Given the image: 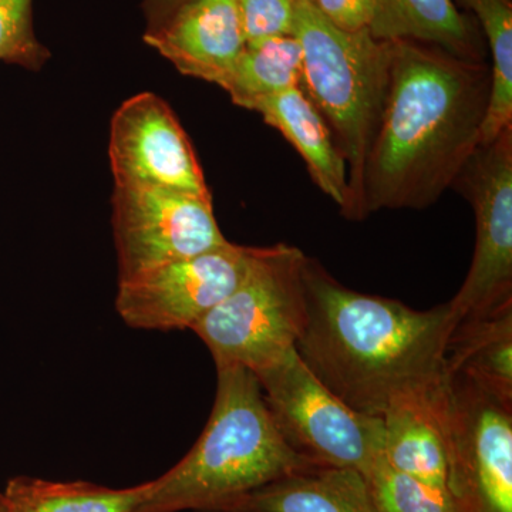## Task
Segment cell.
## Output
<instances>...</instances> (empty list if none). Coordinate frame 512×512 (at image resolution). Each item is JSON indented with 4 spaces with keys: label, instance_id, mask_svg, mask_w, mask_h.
Listing matches in <instances>:
<instances>
[{
    "label": "cell",
    "instance_id": "9c48e42d",
    "mask_svg": "<svg viewBox=\"0 0 512 512\" xmlns=\"http://www.w3.org/2000/svg\"><path fill=\"white\" fill-rule=\"evenodd\" d=\"M448 377V493L460 512H512V402Z\"/></svg>",
    "mask_w": 512,
    "mask_h": 512
},
{
    "label": "cell",
    "instance_id": "cb8c5ba5",
    "mask_svg": "<svg viewBox=\"0 0 512 512\" xmlns=\"http://www.w3.org/2000/svg\"><path fill=\"white\" fill-rule=\"evenodd\" d=\"M313 5L336 28L346 32L369 30L373 0H315Z\"/></svg>",
    "mask_w": 512,
    "mask_h": 512
},
{
    "label": "cell",
    "instance_id": "5bb4252c",
    "mask_svg": "<svg viewBox=\"0 0 512 512\" xmlns=\"http://www.w3.org/2000/svg\"><path fill=\"white\" fill-rule=\"evenodd\" d=\"M266 124L276 128L296 148L308 167L313 183L348 218L350 191L348 167L336 147L328 124L301 86L266 97L252 106Z\"/></svg>",
    "mask_w": 512,
    "mask_h": 512
},
{
    "label": "cell",
    "instance_id": "8992f818",
    "mask_svg": "<svg viewBox=\"0 0 512 512\" xmlns=\"http://www.w3.org/2000/svg\"><path fill=\"white\" fill-rule=\"evenodd\" d=\"M255 376L276 429L299 456L363 476L383 456L382 417L350 409L316 379L295 349Z\"/></svg>",
    "mask_w": 512,
    "mask_h": 512
},
{
    "label": "cell",
    "instance_id": "3957f363",
    "mask_svg": "<svg viewBox=\"0 0 512 512\" xmlns=\"http://www.w3.org/2000/svg\"><path fill=\"white\" fill-rule=\"evenodd\" d=\"M217 373L214 407L200 439L180 463L150 481L134 512H222L262 485L318 466L282 439L254 372L218 366Z\"/></svg>",
    "mask_w": 512,
    "mask_h": 512
},
{
    "label": "cell",
    "instance_id": "6da1fadb",
    "mask_svg": "<svg viewBox=\"0 0 512 512\" xmlns=\"http://www.w3.org/2000/svg\"><path fill=\"white\" fill-rule=\"evenodd\" d=\"M491 66L412 40L392 42L389 93L363 174V212L424 210L481 144Z\"/></svg>",
    "mask_w": 512,
    "mask_h": 512
},
{
    "label": "cell",
    "instance_id": "ac0fdd59",
    "mask_svg": "<svg viewBox=\"0 0 512 512\" xmlns=\"http://www.w3.org/2000/svg\"><path fill=\"white\" fill-rule=\"evenodd\" d=\"M302 66L299 40L293 35L274 37L245 46L218 86L232 103L251 110L259 100L301 86Z\"/></svg>",
    "mask_w": 512,
    "mask_h": 512
},
{
    "label": "cell",
    "instance_id": "d4e9b609",
    "mask_svg": "<svg viewBox=\"0 0 512 512\" xmlns=\"http://www.w3.org/2000/svg\"><path fill=\"white\" fill-rule=\"evenodd\" d=\"M190 0H144L143 10L147 19V29L156 28Z\"/></svg>",
    "mask_w": 512,
    "mask_h": 512
},
{
    "label": "cell",
    "instance_id": "4fadbf2b",
    "mask_svg": "<svg viewBox=\"0 0 512 512\" xmlns=\"http://www.w3.org/2000/svg\"><path fill=\"white\" fill-rule=\"evenodd\" d=\"M144 42L184 76L217 86L247 46L237 0H190L147 29Z\"/></svg>",
    "mask_w": 512,
    "mask_h": 512
},
{
    "label": "cell",
    "instance_id": "484cf974",
    "mask_svg": "<svg viewBox=\"0 0 512 512\" xmlns=\"http://www.w3.org/2000/svg\"><path fill=\"white\" fill-rule=\"evenodd\" d=\"M0 512H13L3 491H0Z\"/></svg>",
    "mask_w": 512,
    "mask_h": 512
},
{
    "label": "cell",
    "instance_id": "5b68a950",
    "mask_svg": "<svg viewBox=\"0 0 512 512\" xmlns=\"http://www.w3.org/2000/svg\"><path fill=\"white\" fill-rule=\"evenodd\" d=\"M302 249L254 248L241 284L192 328L218 366L258 373L295 349L308 319Z\"/></svg>",
    "mask_w": 512,
    "mask_h": 512
},
{
    "label": "cell",
    "instance_id": "44dd1931",
    "mask_svg": "<svg viewBox=\"0 0 512 512\" xmlns=\"http://www.w3.org/2000/svg\"><path fill=\"white\" fill-rule=\"evenodd\" d=\"M365 477L377 512H460L448 490L397 471L384 456Z\"/></svg>",
    "mask_w": 512,
    "mask_h": 512
},
{
    "label": "cell",
    "instance_id": "2e32d148",
    "mask_svg": "<svg viewBox=\"0 0 512 512\" xmlns=\"http://www.w3.org/2000/svg\"><path fill=\"white\" fill-rule=\"evenodd\" d=\"M369 32L384 42L412 40L470 62H487L483 33L454 0H373Z\"/></svg>",
    "mask_w": 512,
    "mask_h": 512
},
{
    "label": "cell",
    "instance_id": "8fae6325",
    "mask_svg": "<svg viewBox=\"0 0 512 512\" xmlns=\"http://www.w3.org/2000/svg\"><path fill=\"white\" fill-rule=\"evenodd\" d=\"M109 154L116 185L211 195L190 138L156 94H137L121 104L111 121Z\"/></svg>",
    "mask_w": 512,
    "mask_h": 512
},
{
    "label": "cell",
    "instance_id": "7a4b0ae2",
    "mask_svg": "<svg viewBox=\"0 0 512 512\" xmlns=\"http://www.w3.org/2000/svg\"><path fill=\"white\" fill-rule=\"evenodd\" d=\"M303 278L308 319L296 353L350 409L382 417L397 393L447 372V303L417 311L353 291L309 256Z\"/></svg>",
    "mask_w": 512,
    "mask_h": 512
},
{
    "label": "cell",
    "instance_id": "30bf717a",
    "mask_svg": "<svg viewBox=\"0 0 512 512\" xmlns=\"http://www.w3.org/2000/svg\"><path fill=\"white\" fill-rule=\"evenodd\" d=\"M252 252L228 241L119 282L117 313L131 328L191 330L241 284Z\"/></svg>",
    "mask_w": 512,
    "mask_h": 512
},
{
    "label": "cell",
    "instance_id": "7c38bea8",
    "mask_svg": "<svg viewBox=\"0 0 512 512\" xmlns=\"http://www.w3.org/2000/svg\"><path fill=\"white\" fill-rule=\"evenodd\" d=\"M382 421L384 460L407 476L447 490L448 373L397 393Z\"/></svg>",
    "mask_w": 512,
    "mask_h": 512
},
{
    "label": "cell",
    "instance_id": "ffe728a7",
    "mask_svg": "<svg viewBox=\"0 0 512 512\" xmlns=\"http://www.w3.org/2000/svg\"><path fill=\"white\" fill-rule=\"evenodd\" d=\"M473 13L491 56V94L481 144L512 127V0H460Z\"/></svg>",
    "mask_w": 512,
    "mask_h": 512
},
{
    "label": "cell",
    "instance_id": "ba28073f",
    "mask_svg": "<svg viewBox=\"0 0 512 512\" xmlns=\"http://www.w3.org/2000/svg\"><path fill=\"white\" fill-rule=\"evenodd\" d=\"M113 229L119 282L227 244L211 195L116 185Z\"/></svg>",
    "mask_w": 512,
    "mask_h": 512
},
{
    "label": "cell",
    "instance_id": "7402d4cb",
    "mask_svg": "<svg viewBox=\"0 0 512 512\" xmlns=\"http://www.w3.org/2000/svg\"><path fill=\"white\" fill-rule=\"evenodd\" d=\"M33 0H0V62L39 70L50 52L33 29Z\"/></svg>",
    "mask_w": 512,
    "mask_h": 512
},
{
    "label": "cell",
    "instance_id": "277c9868",
    "mask_svg": "<svg viewBox=\"0 0 512 512\" xmlns=\"http://www.w3.org/2000/svg\"><path fill=\"white\" fill-rule=\"evenodd\" d=\"M293 36L302 47V90L348 167V220H363V174L389 93L392 42L336 28L308 0H296Z\"/></svg>",
    "mask_w": 512,
    "mask_h": 512
},
{
    "label": "cell",
    "instance_id": "52a82bcc",
    "mask_svg": "<svg viewBox=\"0 0 512 512\" xmlns=\"http://www.w3.org/2000/svg\"><path fill=\"white\" fill-rule=\"evenodd\" d=\"M453 188L473 207L476 247L460 291L447 303L451 333L512 303V127L477 148Z\"/></svg>",
    "mask_w": 512,
    "mask_h": 512
},
{
    "label": "cell",
    "instance_id": "e0dca14e",
    "mask_svg": "<svg viewBox=\"0 0 512 512\" xmlns=\"http://www.w3.org/2000/svg\"><path fill=\"white\" fill-rule=\"evenodd\" d=\"M446 370L512 402V303L453 330L447 342Z\"/></svg>",
    "mask_w": 512,
    "mask_h": 512
},
{
    "label": "cell",
    "instance_id": "603a6c76",
    "mask_svg": "<svg viewBox=\"0 0 512 512\" xmlns=\"http://www.w3.org/2000/svg\"><path fill=\"white\" fill-rule=\"evenodd\" d=\"M245 42L293 35L296 0H237Z\"/></svg>",
    "mask_w": 512,
    "mask_h": 512
},
{
    "label": "cell",
    "instance_id": "4316f807",
    "mask_svg": "<svg viewBox=\"0 0 512 512\" xmlns=\"http://www.w3.org/2000/svg\"><path fill=\"white\" fill-rule=\"evenodd\" d=\"M308 2H312L313 3V2H315V0H308Z\"/></svg>",
    "mask_w": 512,
    "mask_h": 512
},
{
    "label": "cell",
    "instance_id": "9a60e30c",
    "mask_svg": "<svg viewBox=\"0 0 512 512\" xmlns=\"http://www.w3.org/2000/svg\"><path fill=\"white\" fill-rule=\"evenodd\" d=\"M222 512H377V508L359 471L313 466L242 495Z\"/></svg>",
    "mask_w": 512,
    "mask_h": 512
},
{
    "label": "cell",
    "instance_id": "d6986e66",
    "mask_svg": "<svg viewBox=\"0 0 512 512\" xmlns=\"http://www.w3.org/2000/svg\"><path fill=\"white\" fill-rule=\"evenodd\" d=\"M150 481L130 488H110L87 481L10 478L3 494L13 512H134L146 498Z\"/></svg>",
    "mask_w": 512,
    "mask_h": 512
}]
</instances>
